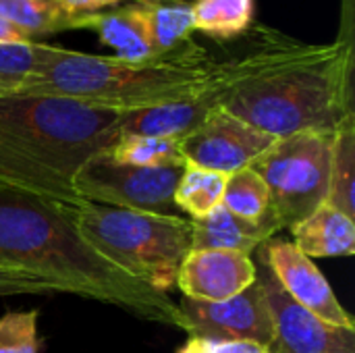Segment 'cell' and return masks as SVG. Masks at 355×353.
<instances>
[{"label":"cell","mask_w":355,"mask_h":353,"mask_svg":"<svg viewBox=\"0 0 355 353\" xmlns=\"http://www.w3.org/2000/svg\"><path fill=\"white\" fill-rule=\"evenodd\" d=\"M262 246L254 264L272 320L270 353H355V329L329 325L293 302L275 279Z\"/></svg>","instance_id":"obj_8"},{"label":"cell","mask_w":355,"mask_h":353,"mask_svg":"<svg viewBox=\"0 0 355 353\" xmlns=\"http://www.w3.org/2000/svg\"><path fill=\"white\" fill-rule=\"evenodd\" d=\"M223 206L235 216L250 223H264L277 218L270 208L268 187L252 169H241L229 175L223 193Z\"/></svg>","instance_id":"obj_22"},{"label":"cell","mask_w":355,"mask_h":353,"mask_svg":"<svg viewBox=\"0 0 355 353\" xmlns=\"http://www.w3.org/2000/svg\"><path fill=\"white\" fill-rule=\"evenodd\" d=\"M262 248L275 279L293 302L329 325L355 329V318L339 304L324 275L293 241L270 237Z\"/></svg>","instance_id":"obj_11"},{"label":"cell","mask_w":355,"mask_h":353,"mask_svg":"<svg viewBox=\"0 0 355 353\" xmlns=\"http://www.w3.org/2000/svg\"><path fill=\"white\" fill-rule=\"evenodd\" d=\"M46 293H64L62 285L35 277L17 268H8L0 264V298L8 295H46Z\"/></svg>","instance_id":"obj_26"},{"label":"cell","mask_w":355,"mask_h":353,"mask_svg":"<svg viewBox=\"0 0 355 353\" xmlns=\"http://www.w3.org/2000/svg\"><path fill=\"white\" fill-rule=\"evenodd\" d=\"M177 353H270V350L252 341H214L204 337H189Z\"/></svg>","instance_id":"obj_27"},{"label":"cell","mask_w":355,"mask_h":353,"mask_svg":"<svg viewBox=\"0 0 355 353\" xmlns=\"http://www.w3.org/2000/svg\"><path fill=\"white\" fill-rule=\"evenodd\" d=\"M0 264L62 285L64 293L125 308L177 327L185 320L168 295L102 258L79 233L75 206L0 181Z\"/></svg>","instance_id":"obj_2"},{"label":"cell","mask_w":355,"mask_h":353,"mask_svg":"<svg viewBox=\"0 0 355 353\" xmlns=\"http://www.w3.org/2000/svg\"><path fill=\"white\" fill-rule=\"evenodd\" d=\"M335 133L300 131L277 137L248 166L266 183L281 229H291L327 200Z\"/></svg>","instance_id":"obj_6"},{"label":"cell","mask_w":355,"mask_h":353,"mask_svg":"<svg viewBox=\"0 0 355 353\" xmlns=\"http://www.w3.org/2000/svg\"><path fill=\"white\" fill-rule=\"evenodd\" d=\"M81 29H94L100 42L114 50L116 58L133 62L156 58L148 37L144 8L139 2L125 4L98 15H87L81 21Z\"/></svg>","instance_id":"obj_16"},{"label":"cell","mask_w":355,"mask_h":353,"mask_svg":"<svg viewBox=\"0 0 355 353\" xmlns=\"http://www.w3.org/2000/svg\"><path fill=\"white\" fill-rule=\"evenodd\" d=\"M148 37L156 56H166L191 42L193 12L185 2H148L141 4Z\"/></svg>","instance_id":"obj_18"},{"label":"cell","mask_w":355,"mask_h":353,"mask_svg":"<svg viewBox=\"0 0 355 353\" xmlns=\"http://www.w3.org/2000/svg\"><path fill=\"white\" fill-rule=\"evenodd\" d=\"M289 231L295 248L308 258H349L355 254V218L327 202Z\"/></svg>","instance_id":"obj_15"},{"label":"cell","mask_w":355,"mask_h":353,"mask_svg":"<svg viewBox=\"0 0 355 353\" xmlns=\"http://www.w3.org/2000/svg\"><path fill=\"white\" fill-rule=\"evenodd\" d=\"M183 169L185 166H133L114 160L112 152L106 150L89 158L77 171L73 187L85 202L162 216H181V210L175 204V189Z\"/></svg>","instance_id":"obj_7"},{"label":"cell","mask_w":355,"mask_h":353,"mask_svg":"<svg viewBox=\"0 0 355 353\" xmlns=\"http://www.w3.org/2000/svg\"><path fill=\"white\" fill-rule=\"evenodd\" d=\"M189 225L191 250H220L245 256L254 254L262 243L283 231L277 218L250 223L229 212L223 204L202 218H191Z\"/></svg>","instance_id":"obj_14"},{"label":"cell","mask_w":355,"mask_h":353,"mask_svg":"<svg viewBox=\"0 0 355 353\" xmlns=\"http://www.w3.org/2000/svg\"><path fill=\"white\" fill-rule=\"evenodd\" d=\"M75 17L83 19L87 15H98V12H104L108 8H116L129 0H60ZM133 2V0H131Z\"/></svg>","instance_id":"obj_28"},{"label":"cell","mask_w":355,"mask_h":353,"mask_svg":"<svg viewBox=\"0 0 355 353\" xmlns=\"http://www.w3.org/2000/svg\"><path fill=\"white\" fill-rule=\"evenodd\" d=\"M133 2H139V4H148V2H185V4H193L196 0H133Z\"/></svg>","instance_id":"obj_30"},{"label":"cell","mask_w":355,"mask_h":353,"mask_svg":"<svg viewBox=\"0 0 355 353\" xmlns=\"http://www.w3.org/2000/svg\"><path fill=\"white\" fill-rule=\"evenodd\" d=\"M110 152L114 160L133 166H146V169L185 166V158L181 154V139L121 135V139Z\"/></svg>","instance_id":"obj_23"},{"label":"cell","mask_w":355,"mask_h":353,"mask_svg":"<svg viewBox=\"0 0 355 353\" xmlns=\"http://www.w3.org/2000/svg\"><path fill=\"white\" fill-rule=\"evenodd\" d=\"M37 352V310L6 312L0 318V353Z\"/></svg>","instance_id":"obj_25"},{"label":"cell","mask_w":355,"mask_h":353,"mask_svg":"<svg viewBox=\"0 0 355 353\" xmlns=\"http://www.w3.org/2000/svg\"><path fill=\"white\" fill-rule=\"evenodd\" d=\"M125 110L60 96H0V181L77 206V171L121 139Z\"/></svg>","instance_id":"obj_3"},{"label":"cell","mask_w":355,"mask_h":353,"mask_svg":"<svg viewBox=\"0 0 355 353\" xmlns=\"http://www.w3.org/2000/svg\"><path fill=\"white\" fill-rule=\"evenodd\" d=\"M220 81H223V62H220L218 81L210 89L193 98L177 100V102H168L160 106H150V108L125 110L121 119V135L183 139L208 117L210 110L218 106Z\"/></svg>","instance_id":"obj_13"},{"label":"cell","mask_w":355,"mask_h":353,"mask_svg":"<svg viewBox=\"0 0 355 353\" xmlns=\"http://www.w3.org/2000/svg\"><path fill=\"white\" fill-rule=\"evenodd\" d=\"M256 279V264L245 254L191 250L179 266L175 287L187 300L216 304L235 298Z\"/></svg>","instance_id":"obj_12"},{"label":"cell","mask_w":355,"mask_h":353,"mask_svg":"<svg viewBox=\"0 0 355 353\" xmlns=\"http://www.w3.org/2000/svg\"><path fill=\"white\" fill-rule=\"evenodd\" d=\"M40 42H0V96L17 94L33 77Z\"/></svg>","instance_id":"obj_24"},{"label":"cell","mask_w":355,"mask_h":353,"mask_svg":"<svg viewBox=\"0 0 355 353\" xmlns=\"http://www.w3.org/2000/svg\"><path fill=\"white\" fill-rule=\"evenodd\" d=\"M0 17L12 23L31 42L35 35L81 29L83 21L60 0H0Z\"/></svg>","instance_id":"obj_17"},{"label":"cell","mask_w":355,"mask_h":353,"mask_svg":"<svg viewBox=\"0 0 355 353\" xmlns=\"http://www.w3.org/2000/svg\"><path fill=\"white\" fill-rule=\"evenodd\" d=\"M277 137L252 127L225 108L216 106L208 117L181 139L185 164L233 175L248 169Z\"/></svg>","instance_id":"obj_9"},{"label":"cell","mask_w":355,"mask_h":353,"mask_svg":"<svg viewBox=\"0 0 355 353\" xmlns=\"http://www.w3.org/2000/svg\"><path fill=\"white\" fill-rule=\"evenodd\" d=\"M218 75L220 62H212L193 42L173 54L137 62L40 44L35 73L17 94L60 96L114 110H137L193 98L210 89Z\"/></svg>","instance_id":"obj_4"},{"label":"cell","mask_w":355,"mask_h":353,"mask_svg":"<svg viewBox=\"0 0 355 353\" xmlns=\"http://www.w3.org/2000/svg\"><path fill=\"white\" fill-rule=\"evenodd\" d=\"M0 42H31L23 31H19L12 23L0 17Z\"/></svg>","instance_id":"obj_29"},{"label":"cell","mask_w":355,"mask_h":353,"mask_svg":"<svg viewBox=\"0 0 355 353\" xmlns=\"http://www.w3.org/2000/svg\"><path fill=\"white\" fill-rule=\"evenodd\" d=\"M254 0H196L191 4L193 27L214 40H233L245 33L254 21Z\"/></svg>","instance_id":"obj_20"},{"label":"cell","mask_w":355,"mask_h":353,"mask_svg":"<svg viewBox=\"0 0 355 353\" xmlns=\"http://www.w3.org/2000/svg\"><path fill=\"white\" fill-rule=\"evenodd\" d=\"M229 175L185 164L175 189V204L189 218H202L223 204Z\"/></svg>","instance_id":"obj_21"},{"label":"cell","mask_w":355,"mask_h":353,"mask_svg":"<svg viewBox=\"0 0 355 353\" xmlns=\"http://www.w3.org/2000/svg\"><path fill=\"white\" fill-rule=\"evenodd\" d=\"M83 239L110 264L158 293L175 287L179 266L191 252V225L183 216H162L94 202L75 206Z\"/></svg>","instance_id":"obj_5"},{"label":"cell","mask_w":355,"mask_h":353,"mask_svg":"<svg viewBox=\"0 0 355 353\" xmlns=\"http://www.w3.org/2000/svg\"><path fill=\"white\" fill-rule=\"evenodd\" d=\"M324 202L355 218V117L347 119L335 133Z\"/></svg>","instance_id":"obj_19"},{"label":"cell","mask_w":355,"mask_h":353,"mask_svg":"<svg viewBox=\"0 0 355 353\" xmlns=\"http://www.w3.org/2000/svg\"><path fill=\"white\" fill-rule=\"evenodd\" d=\"M354 73L352 33L331 44L268 33L258 48L223 62L218 106L272 137L335 133L355 117Z\"/></svg>","instance_id":"obj_1"},{"label":"cell","mask_w":355,"mask_h":353,"mask_svg":"<svg viewBox=\"0 0 355 353\" xmlns=\"http://www.w3.org/2000/svg\"><path fill=\"white\" fill-rule=\"evenodd\" d=\"M179 312L189 337L214 341H252L270 350L272 320L262 283L256 279L231 300L208 304L183 298Z\"/></svg>","instance_id":"obj_10"}]
</instances>
